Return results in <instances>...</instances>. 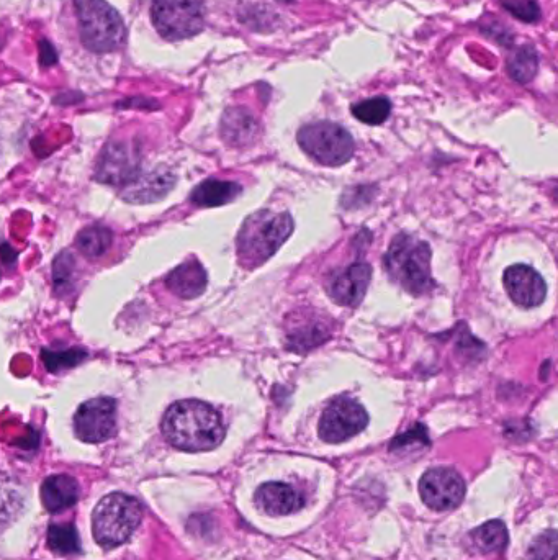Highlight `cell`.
Returning a JSON list of instances; mask_svg holds the SVG:
<instances>
[{
	"label": "cell",
	"instance_id": "cell-1",
	"mask_svg": "<svg viewBox=\"0 0 558 560\" xmlns=\"http://www.w3.org/2000/svg\"><path fill=\"white\" fill-rule=\"evenodd\" d=\"M225 433L220 413L200 400L174 403L162 418L164 438L180 451H212L220 446Z\"/></svg>",
	"mask_w": 558,
	"mask_h": 560
},
{
	"label": "cell",
	"instance_id": "cell-2",
	"mask_svg": "<svg viewBox=\"0 0 558 560\" xmlns=\"http://www.w3.org/2000/svg\"><path fill=\"white\" fill-rule=\"evenodd\" d=\"M292 231L293 220L288 213H254L239 231V259L251 269L261 266L292 235Z\"/></svg>",
	"mask_w": 558,
	"mask_h": 560
},
{
	"label": "cell",
	"instance_id": "cell-3",
	"mask_svg": "<svg viewBox=\"0 0 558 560\" xmlns=\"http://www.w3.org/2000/svg\"><path fill=\"white\" fill-rule=\"evenodd\" d=\"M385 269L393 282L413 295L432 289L431 249L413 236L400 235L393 240L385 256Z\"/></svg>",
	"mask_w": 558,
	"mask_h": 560
},
{
	"label": "cell",
	"instance_id": "cell-4",
	"mask_svg": "<svg viewBox=\"0 0 558 560\" xmlns=\"http://www.w3.org/2000/svg\"><path fill=\"white\" fill-rule=\"evenodd\" d=\"M143 518V510L135 497L126 493H110L102 498L92 513V533L102 547L122 546L133 536Z\"/></svg>",
	"mask_w": 558,
	"mask_h": 560
},
{
	"label": "cell",
	"instance_id": "cell-5",
	"mask_svg": "<svg viewBox=\"0 0 558 560\" xmlns=\"http://www.w3.org/2000/svg\"><path fill=\"white\" fill-rule=\"evenodd\" d=\"M81 41L95 53L115 51L125 41L122 17L105 0H74Z\"/></svg>",
	"mask_w": 558,
	"mask_h": 560
},
{
	"label": "cell",
	"instance_id": "cell-6",
	"mask_svg": "<svg viewBox=\"0 0 558 560\" xmlns=\"http://www.w3.org/2000/svg\"><path fill=\"white\" fill-rule=\"evenodd\" d=\"M297 138L302 150L324 166H341L354 154L352 136L338 123H311L298 131Z\"/></svg>",
	"mask_w": 558,
	"mask_h": 560
},
{
	"label": "cell",
	"instance_id": "cell-7",
	"mask_svg": "<svg viewBox=\"0 0 558 560\" xmlns=\"http://www.w3.org/2000/svg\"><path fill=\"white\" fill-rule=\"evenodd\" d=\"M151 19L162 38L184 40L202 32L205 7L202 0H153Z\"/></svg>",
	"mask_w": 558,
	"mask_h": 560
},
{
	"label": "cell",
	"instance_id": "cell-8",
	"mask_svg": "<svg viewBox=\"0 0 558 560\" xmlns=\"http://www.w3.org/2000/svg\"><path fill=\"white\" fill-rule=\"evenodd\" d=\"M369 415L364 407L352 398H336L323 411L320 420V438L326 443H344L365 430Z\"/></svg>",
	"mask_w": 558,
	"mask_h": 560
},
{
	"label": "cell",
	"instance_id": "cell-9",
	"mask_svg": "<svg viewBox=\"0 0 558 560\" xmlns=\"http://www.w3.org/2000/svg\"><path fill=\"white\" fill-rule=\"evenodd\" d=\"M74 431L84 443L99 444L117 433V402L110 397L82 403L74 416Z\"/></svg>",
	"mask_w": 558,
	"mask_h": 560
},
{
	"label": "cell",
	"instance_id": "cell-10",
	"mask_svg": "<svg viewBox=\"0 0 558 560\" xmlns=\"http://www.w3.org/2000/svg\"><path fill=\"white\" fill-rule=\"evenodd\" d=\"M419 495L432 510H454L464 502L465 482L457 470L434 467L419 480Z\"/></svg>",
	"mask_w": 558,
	"mask_h": 560
},
{
	"label": "cell",
	"instance_id": "cell-11",
	"mask_svg": "<svg viewBox=\"0 0 558 560\" xmlns=\"http://www.w3.org/2000/svg\"><path fill=\"white\" fill-rule=\"evenodd\" d=\"M504 287L519 307H539L544 302L547 287L539 272L529 266H511L504 272Z\"/></svg>",
	"mask_w": 558,
	"mask_h": 560
},
{
	"label": "cell",
	"instance_id": "cell-12",
	"mask_svg": "<svg viewBox=\"0 0 558 560\" xmlns=\"http://www.w3.org/2000/svg\"><path fill=\"white\" fill-rule=\"evenodd\" d=\"M369 264L365 262H356L352 266L347 267L344 271L336 274L331 285H329V294L333 297L334 302L344 307H356L360 300L364 299L367 287L370 284Z\"/></svg>",
	"mask_w": 558,
	"mask_h": 560
},
{
	"label": "cell",
	"instance_id": "cell-13",
	"mask_svg": "<svg viewBox=\"0 0 558 560\" xmlns=\"http://www.w3.org/2000/svg\"><path fill=\"white\" fill-rule=\"evenodd\" d=\"M138 163L135 154L123 145H110L105 148L104 154L97 168V181L107 182L113 186L128 184L138 176Z\"/></svg>",
	"mask_w": 558,
	"mask_h": 560
},
{
	"label": "cell",
	"instance_id": "cell-14",
	"mask_svg": "<svg viewBox=\"0 0 558 560\" xmlns=\"http://www.w3.org/2000/svg\"><path fill=\"white\" fill-rule=\"evenodd\" d=\"M256 502L261 510L270 516L292 515L295 511L302 510L305 498L290 485L282 482H269L259 487L256 493Z\"/></svg>",
	"mask_w": 558,
	"mask_h": 560
},
{
	"label": "cell",
	"instance_id": "cell-15",
	"mask_svg": "<svg viewBox=\"0 0 558 560\" xmlns=\"http://www.w3.org/2000/svg\"><path fill=\"white\" fill-rule=\"evenodd\" d=\"M81 490L71 475H51L41 485V502L50 513H61L76 505Z\"/></svg>",
	"mask_w": 558,
	"mask_h": 560
},
{
	"label": "cell",
	"instance_id": "cell-16",
	"mask_svg": "<svg viewBox=\"0 0 558 560\" xmlns=\"http://www.w3.org/2000/svg\"><path fill=\"white\" fill-rule=\"evenodd\" d=\"M259 133V123L249 110H226L221 120V136L226 143L233 146L249 145L256 140Z\"/></svg>",
	"mask_w": 558,
	"mask_h": 560
},
{
	"label": "cell",
	"instance_id": "cell-17",
	"mask_svg": "<svg viewBox=\"0 0 558 560\" xmlns=\"http://www.w3.org/2000/svg\"><path fill=\"white\" fill-rule=\"evenodd\" d=\"M172 186H174V177L171 174H162L159 171L151 172L146 176L138 174L133 181L126 184V192L123 197L135 204L153 202V200L162 199Z\"/></svg>",
	"mask_w": 558,
	"mask_h": 560
},
{
	"label": "cell",
	"instance_id": "cell-18",
	"mask_svg": "<svg viewBox=\"0 0 558 560\" xmlns=\"http://www.w3.org/2000/svg\"><path fill=\"white\" fill-rule=\"evenodd\" d=\"M166 284L182 299H195L207 287V274L197 261L185 262L167 276Z\"/></svg>",
	"mask_w": 558,
	"mask_h": 560
},
{
	"label": "cell",
	"instance_id": "cell-19",
	"mask_svg": "<svg viewBox=\"0 0 558 560\" xmlns=\"http://www.w3.org/2000/svg\"><path fill=\"white\" fill-rule=\"evenodd\" d=\"M241 194V186L234 182L207 181L200 184L192 194V202L198 207H218L233 202Z\"/></svg>",
	"mask_w": 558,
	"mask_h": 560
},
{
	"label": "cell",
	"instance_id": "cell-20",
	"mask_svg": "<svg viewBox=\"0 0 558 560\" xmlns=\"http://www.w3.org/2000/svg\"><path fill=\"white\" fill-rule=\"evenodd\" d=\"M112 231L107 226L92 225L87 226L77 235V248L87 258H100L107 253L112 246Z\"/></svg>",
	"mask_w": 558,
	"mask_h": 560
},
{
	"label": "cell",
	"instance_id": "cell-21",
	"mask_svg": "<svg viewBox=\"0 0 558 560\" xmlns=\"http://www.w3.org/2000/svg\"><path fill=\"white\" fill-rule=\"evenodd\" d=\"M472 541L483 554L501 551L508 542V529L501 521H488L473 531Z\"/></svg>",
	"mask_w": 558,
	"mask_h": 560
},
{
	"label": "cell",
	"instance_id": "cell-22",
	"mask_svg": "<svg viewBox=\"0 0 558 560\" xmlns=\"http://www.w3.org/2000/svg\"><path fill=\"white\" fill-rule=\"evenodd\" d=\"M539 69V56L532 46H524L509 59L508 73L514 81L527 84L534 79Z\"/></svg>",
	"mask_w": 558,
	"mask_h": 560
},
{
	"label": "cell",
	"instance_id": "cell-23",
	"mask_svg": "<svg viewBox=\"0 0 558 560\" xmlns=\"http://www.w3.org/2000/svg\"><path fill=\"white\" fill-rule=\"evenodd\" d=\"M48 546L63 556L81 551L79 534L72 524H51L48 529Z\"/></svg>",
	"mask_w": 558,
	"mask_h": 560
},
{
	"label": "cell",
	"instance_id": "cell-24",
	"mask_svg": "<svg viewBox=\"0 0 558 560\" xmlns=\"http://www.w3.org/2000/svg\"><path fill=\"white\" fill-rule=\"evenodd\" d=\"M392 112V104L387 97H374L362 100L352 107V113L357 120L367 125H382Z\"/></svg>",
	"mask_w": 558,
	"mask_h": 560
},
{
	"label": "cell",
	"instance_id": "cell-25",
	"mask_svg": "<svg viewBox=\"0 0 558 560\" xmlns=\"http://www.w3.org/2000/svg\"><path fill=\"white\" fill-rule=\"evenodd\" d=\"M84 357H86V354L82 351H76V349H69V351H63V353L43 351V361H45L46 369L51 372L71 369V367L77 366L79 362L84 361Z\"/></svg>",
	"mask_w": 558,
	"mask_h": 560
},
{
	"label": "cell",
	"instance_id": "cell-26",
	"mask_svg": "<svg viewBox=\"0 0 558 560\" xmlns=\"http://www.w3.org/2000/svg\"><path fill=\"white\" fill-rule=\"evenodd\" d=\"M504 9L524 23H536L540 20V7L537 0H504Z\"/></svg>",
	"mask_w": 558,
	"mask_h": 560
}]
</instances>
